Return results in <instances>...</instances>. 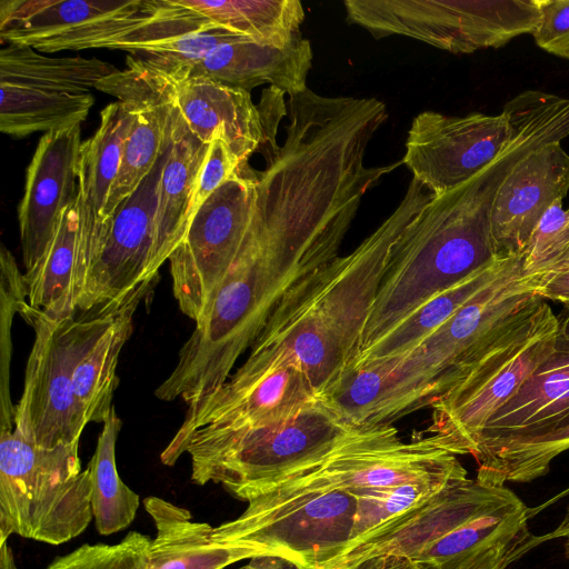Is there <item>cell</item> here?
Segmentation results:
<instances>
[{"instance_id":"1","label":"cell","mask_w":569,"mask_h":569,"mask_svg":"<svg viewBox=\"0 0 569 569\" xmlns=\"http://www.w3.org/2000/svg\"><path fill=\"white\" fill-rule=\"evenodd\" d=\"M510 113L513 133L503 150L468 181L433 197L402 232L369 315L360 352L423 302L498 256L490 211L502 180L530 151L569 136L563 116L540 98L516 100Z\"/></svg>"},{"instance_id":"2","label":"cell","mask_w":569,"mask_h":569,"mask_svg":"<svg viewBox=\"0 0 569 569\" xmlns=\"http://www.w3.org/2000/svg\"><path fill=\"white\" fill-rule=\"evenodd\" d=\"M435 196L411 179L396 210L352 252L291 286L251 350L286 356L326 399L355 366L393 248Z\"/></svg>"},{"instance_id":"3","label":"cell","mask_w":569,"mask_h":569,"mask_svg":"<svg viewBox=\"0 0 569 569\" xmlns=\"http://www.w3.org/2000/svg\"><path fill=\"white\" fill-rule=\"evenodd\" d=\"M543 274L525 272L522 256L437 330L406 353L370 363L380 378V416L390 422L429 405L498 333L540 298Z\"/></svg>"},{"instance_id":"4","label":"cell","mask_w":569,"mask_h":569,"mask_svg":"<svg viewBox=\"0 0 569 569\" xmlns=\"http://www.w3.org/2000/svg\"><path fill=\"white\" fill-rule=\"evenodd\" d=\"M559 327V316L538 298L432 400L428 437L456 456H472L488 421L552 355Z\"/></svg>"},{"instance_id":"5","label":"cell","mask_w":569,"mask_h":569,"mask_svg":"<svg viewBox=\"0 0 569 569\" xmlns=\"http://www.w3.org/2000/svg\"><path fill=\"white\" fill-rule=\"evenodd\" d=\"M0 440V541L14 533L60 545L81 535L93 512L80 442L41 447L17 426Z\"/></svg>"},{"instance_id":"6","label":"cell","mask_w":569,"mask_h":569,"mask_svg":"<svg viewBox=\"0 0 569 569\" xmlns=\"http://www.w3.org/2000/svg\"><path fill=\"white\" fill-rule=\"evenodd\" d=\"M321 399L273 425L192 437L181 455L191 459V480L221 485L242 501L288 473L320 460L353 428Z\"/></svg>"},{"instance_id":"7","label":"cell","mask_w":569,"mask_h":569,"mask_svg":"<svg viewBox=\"0 0 569 569\" xmlns=\"http://www.w3.org/2000/svg\"><path fill=\"white\" fill-rule=\"evenodd\" d=\"M236 519L213 527V540L243 557L276 556L321 569L351 539L357 501L340 491H270L248 501Z\"/></svg>"},{"instance_id":"8","label":"cell","mask_w":569,"mask_h":569,"mask_svg":"<svg viewBox=\"0 0 569 569\" xmlns=\"http://www.w3.org/2000/svg\"><path fill=\"white\" fill-rule=\"evenodd\" d=\"M347 21L376 39L401 36L451 53L500 48L535 31L537 0H346Z\"/></svg>"},{"instance_id":"9","label":"cell","mask_w":569,"mask_h":569,"mask_svg":"<svg viewBox=\"0 0 569 569\" xmlns=\"http://www.w3.org/2000/svg\"><path fill=\"white\" fill-rule=\"evenodd\" d=\"M467 475L457 456L428 436L407 442L390 423H378L353 428L320 460L288 473L258 495L296 490L352 495L421 480L463 479Z\"/></svg>"},{"instance_id":"10","label":"cell","mask_w":569,"mask_h":569,"mask_svg":"<svg viewBox=\"0 0 569 569\" xmlns=\"http://www.w3.org/2000/svg\"><path fill=\"white\" fill-rule=\"evenodd\" d=\"M250 351L219 389L188 405L182 423L160 455L163 465L173 466L192 437L273 425L321 400L286 356Z\"/></svg>"},{"instance_id":"11","label":"cell","mask_w":569,"mask_h":569,"mask_svg":"<svg viewBox=\"0 0 569 569\" xmlns=\"http://www.w3.org/2000/svg\"><path fill=\"white\" fill-rule=\"evenodd\" d=\"M254 199L256 171L248 167L206 200L168 260L178 307L196 325L243 248Z\"/></svg>"},{"instance_id":"12","label":"cell","mask_w":569,"mask_h":569,"mask_svg":"<svg viewBox=\"0 0 569 569\" xmlns=\"http://www.w3.org/2000/svg\"><path fill=\"white\" fill-rule=\"evenodd\" d=\"M162 0H1L2 42L39 52L112 49L151 22Z\"/></svg>"},{"instance_id":"13","label":"cell","mask_w":569,"mask_h":569,"mask_svg":"<svg viewBox=\"0 0 569 569\" xmlns=\"http://www.w3.org/2000/svg\"><path fill=\"white\" fill-rule=\"evenodd\" d=\"M19 313L33 329L23 390L14 407L13 426L29 432L36 443L51 448L80 442L87 425L72 383L70 320L52 319L28 301Z\"/></svg>"},{"instance_id":"14","label":"cell","mask_w":569,"mask_h":569,"mask_svg":"<svg viewBox=\"0 0 569 569\" xmlns=\"http://www.w3.org/2000/svg\"><path fill=\"white\" fill-rule=\"evenodd\" d=\"M513 133L510 110L500 114L418 113L408 130L402 163L435 197L468 181L488 166Z\"/></svg>"},{"instance_id":"15","label":"cell","mask_w":569,"mask_h":569,"mask_svg":"<svg viewBox=\"0 0 569 569\" xmlns=\"http://www.w3.org/2000/svg\"><path fill=\"white\" fill-rule=\"evenodd\" d=\"M516 493L465 478L408 509L361 541L346 548L321 569H358L389 559L415 560L426 548L463 522L511 499Z\"/></svg>"},{"instance_id":"16","label":"cell","mask_w":569,"mask_h":569,"mask_svg":"<svg viewBox=\"0 0 569 569\" xmlns=\"http://www.w3.org/2000/svg\"><path fill=\"white\" fill-rule=\"evenodd\" d=\"M170 143L151 172L114 211L78 300V311L112 300L158 276L164 263L157 241L158 191Z\"/></svg>"},{"instance_id":"17","label":"cell","mask_w":569,"mask_h":569,"mask_svg":"<svg viewBox=\"0 0 569 569\" xmlns=\"http://www.w3.org/2000/svg\"><path fill=\"white\" fill-rule=\"evenodd\" d=\"M96 89L116 97L133 113L120 169L103 213L108 236L119 204L151 172L170 143L176 81L129 54L127 68L100 80Z\"/></svg>"},{"instance_id":"18","label":"cell","mask_w":569,"mask_h":569,"mask_svg":"<svg viewBox=\"0 0 569 569\" xmlns=\"http://www.w3.org/2000/svg\"><path fill=\"white\" fill-rule=\"evenodd\" d=\"M158 276L70 320L72 383L86 421L104 422L118 386L120 352L133 331V316Z\"/></svg>"},{"instance_id":"19","label":"cell","mask_w":569,"mask_h":569,"mask_svg":"<svg viewBox=\"0 0 569 569\" xmlns=\"http://www.w3.org/2000/svg\"><path fill=\"white\" fill-rule=\"evenodd\" d=\"M81 124L44 133L27 168L18 221L24 272L49 247L64 210L76 202Z\"/></svg>"},{"instance_id":"20","label":"cell","mask_w":569,"mask_h":569,"mask_svg":"<svg viewBox=\"0 0 569 569\" xmlns=\"http://www.w3.org/2000/svg\"><path fill=\"white\" fill-rule=\"evenodd\" d=\"M569 191V154L560 142L526 154L505 177L490 211L497 254H521L549 207Z\"/></svg>"},{"instance_id":"21","label":"cell","mask_w":569,"mask_h":569,"mask_svg":"<svg viewBox=\"0 0 569 569\" xmlns=\"http://www.w3.org/2000/svg\"><path fill=\"white\" fill-rule=\"evenodd\" d=\"M132 123L133 113L127 107L120 101L109 103L100 113L98 129L80 148L76 198L77 303L107 238L103 213Z\"/></svg>"},{"instance_id":"22","label":"cell","mask_w":569,"mask_h":569,"mask_svg":"<svg viewBox=\"0 0 569 569\" xmlns=\"http://www.w3.org/2000/svg\"><path fill=\"white\" fill-rule=\"evenodd\" d=\"M552 355L488 421L472 457L536 438L569 422V306L559 316Z\"/></svg>"},{"instance_id":"23","label":"cell","mask_w":569,"mask_h":569,"mask_svg":"<svg viewBox=\"0 0 569 569\" xmlns=\"http://www.w3.org/2000/svg\"><path fill=\"white\" fill-rule=\"evenodd\" d=\"M244 38L250 39L210 22L178 0H162L161 9L151 22L131 32L112 49L124 50L180 81L217 47Z\"/></svg>"},{"instance_id":"24","label":"cell","mask_w":569,"mask_h":569,"mask_svg":"<svg viewBox=\"0 0 569 569\" xmlns=\"http://www.w3.org/2000/svg\"><path fill=\"white\" fill-rule=\"evenodd\" d=\"M311 64V44L302 34L283 46L244 38L217 47L187 78H204L248 92L268 83L291 97L308 88Z\"/></svg>"},{"instance_id":"25","label":"cell","mask_w":569,"mask_h":569,"mask_svg":"<svg viewBox=\"0 0 569 569\" xmlns=\"http://www.w3.org/2000/svg\"><path fill=\"white\" fill-rule=\"evenodd\" d=\"M174 107L203 143L224 140L243 167L264 142L258 106L250 92L204 78L176 81Z\"/></svg>"},{"instance_id":"26","label":"cell","mask_w":569,"mask_h":569,"mask_svg":"<svg viewBox=\"0 0 569 569\" xmlns=\"http://www.w3.org/2000/svg\"><path fill=\"white\" fill-rule=\"evenodd\" d=\"M210 144L188 128L176 107L171 118V143L158 191L157 241L166 262L183 239L198 178Z\"/></svg>"},{"instance_id":"27","label":"cell","mask_w":569,"mask_h":569,"mask_svg":"<svg viewBox=\"0 0 569 569\" xmlns=\"http://www.w3.org/2000/svg\"><path fill=\"white\" fill-rule=\"evenodd\" d=\"M156 527L149 550V569H223L244 560L238 552L218 545L213 527L193 521L189 510L159 497L143 500Z\"/></svg>"},{"instance_id":"28","label":"cell","mask_w":569,"mask_h":569,"mask_svg":"<svg viewBox=\"0 0 569 569\" xmlns=\"http://www.w3.org/2000/svg\"><path fill=\"white\" fill-rule=\"evenodd\" d=\"M520 257L498 254L468 278L433 296L360 352L352 368L389 360L413 349L477 293L502 277Z\"/></svg>"},{"instance_id":"29","label":"cell","mask_w":569,"mask_h":569,"mask_svg":"<svg viewBox=\"0 0 569 569\" xmlns=\"http://www.w3.org/2000/svg\"><path fill=\"white\" fill-rule=\"evenodd\" d=\"M97 58H52L31 47L8 43L0 50V83L51 92L90 93L103 78L118 71Z\"/></svg>"},{"instance_id":"30","label":"cell","mask_w":569,"mask_h":569,"mask_svg":"<svg viewBox=\"0 0 569 569\" xmlns=\"http://www.w3.org/2000/svg\"><path fill=\"white\" fill-rule=\"evenodd\" d=\"M78 213L76 202L60 218L56 233L38 263L24 272L28 303L52 319L77 310Z\"/></svg>"},{"instance_id":"31","label":"cell","mask_w":569,"mask_h":569,"mask_svg":"<svg viewBox=\"0 0 569 569\" xmlns=\"http://www.w3.org/2000/svg\"><path fill=\"white\" fill-rule=\"evenodd\" d=\"M210 22L251 40L283 46L301 36L305 10L298 0H178Z\"/></svg>"},{"instance_id":"32","label":"cell","mask_w":569,"mask_h":569,"mask_svg":"<svg viewBox=\"0 0 569 569\" xmlns=\"http://www.w3.org/2000/svg\"><path fill=\"white\" fill-rule=\"evenodd\" d=\"M0 90V130L14 138L81 124L94 103L91 93H60L3 83Z\"/></svg>"},{"instance_id":"33","label":"cell","mask_w":569,"mask_h":569,"mask_svg":"<svg viewBox=\"0 0 569 569\" xmlns=\"http://www.w3.org/2000/svg\"><path fill=\"white\" fill-rule=\"evenodd\" d=\"M528 507L516 495L463 522L413 560L426 569H452L467 557L507 541L528 528Z\"/></svg>"},{"instance_id":"34","label":"cell","mask_w":569,"mask_h":569,"mask_svg":"<svg viewBox=\"0 0 569 569\" xmlns=\"http://www.w3.org/2000/svg\"><path fill=\"white\" fill-rule=\"evenodd\" d=\"M121 426L122 421L112 407L88 465L93 519L102 536L127 528L134 520L140 503L139 496L121 480L117 469L116 443Z\"/></svg>"},{"instance_id":"35","label":"cell","mask_w":569,"mask_h":569,"mask_svg":"<svg viewBox=\"0 0 569 569\" xmlns=\"http://www.w3.org/2000/svg\"><path fill=\"white\" fill-rule=\"evenodd\" d=\"M569 450V422L546 435L508 443L476 458L479 482L506 487L546 476L556 457Z\"/></svg>"},{"instance_id":"36","label":"cell","mask_w":569,"mask_h":569,"mask_svg":"<svg viewBox=\"0 0 569 569\" xmlns=\"http://www.w3.org/2000/svg\"><path fill=\"white\" fill-rule=\"evenodd\" d=\"M458 480L462 479L421 480L353 492L357 507L351 539L347 548Z\"/></svg>"},{"instance_id":"37","label":"cell","mask_w":569,"mask_h":569,"mask_svg":"<svg viewBox=\"0 0 569 569\" xmlns=\"http://www.w3.org/2000/svg\"><path fill=\"white\" fill-rule=\"evenodd\" d=\"M151 540L130 531L116 545H82L56 558L47 569H149Z\"/></svg>"},{"instance_id":"38","label":"cell","mask_w":569,"mask_h":569,"mask_svg":"<svg viewBox=\"0 0 569 569\" xmlns=\"http://www.w3.org/2000/svg\"><path fill=\"white\" fill-rule=\"evenodd\" d=\"M1 266V430L13 428L14 407L9 391V366L11 357L10 328L14 313L28 300L24 276L17 267L12 253L4 247L0 252Z\"/></svg>"},{"instance_id":"39","label":"cell","mask_w":569,"mask_h":569,"mask_svg":"<svg viewBox=\"0 0 569 569\" xmlns=\"http://www.w3.org/2000/svg\"><path fill=\"white\" fill-rule=\"evenodd\" d=\"M522 256L525 272L545 274L569 258V209L556 200L533 230Z\"/></svg>"},{"instance_id":"40","label":"cell","mask_w":569,"mask_h":569,"mask_svg":"<svg viewBox=\"0 0 569 569\" xmlns=\"http://www.w3.org/2000/svg\"><path fill=\"white\" fill-rule=\"evenodd\" d=\"M247 167L242 166L240 159L224 140L216 139L210 143L207 158L198 178L189 214V226L206 200L223 183Z\"/></svg>"},{"instance_id":"41","label":"cell","mask_w":569,"mask_h":569,"mask_svg":"<svg viewBox=\"0 0 569 569\" xmlns=\"http://www.w3.org/2000/svg\"><path fill=\"white\" fill-rule=\"evenodd\" d=\"M540 11L532 32L537 46L569 60V0H537Z\"/></svg>"},{"instance_id":"42","label":"cell","mask_w":569,"mask_h":569,"mask_svg":"<svg viewBox=\"0 0 569 569\" xmlns=\"http://www.w3.org/2000/svg\"><path fill=\"white\" fill-rule=\"evenodd\" d=\"M541 543L540 536L532 535L527 528L507 541L467 557L452 569H508Z\"/></svg>"},{"instance_id":"43","label":"cell","mask_w":569,"mask_h":569,"mask_svg":"<svg viewBox=\"0 0 569 569\" xmlns=\"http://www.w3.org/2000/svg\"><path fill=\"white\" fill-rule=\"evenodd\" d=\"M538 296L569 306V258L543 274Z\"/></svg>"},{"instance_id":"44","label":"cell","mask_w":569,"mask_h":569,"mask_svg":"<svg viewBox=\"0 0 569 569\" xmlns=\"http://www.w3.org/2000/svg\"><path fill=\"white\" fill-rule=\"evenodd\" d=\"M249 560L240 569H302L297 563L276 556H260Z\"/></svg>"},{"instance_id":"45","label":"cell","mask_w":569,"mask_h":569,"mask_svg":"<svg viewBox=\"0 0 569 569\" xmlns=\"http://www.w3.org/2000/svg\"><path fill=\"white\" fill-rule=\"evenodd\" d=\"M358 569H426L420 563L408 559H389L383 561L370 562Z\"/></svg>"},{"instance_id":"46","label":"cell","mask_w":569,"mask_h":569,"mask_svg":"<svg viewBox=\"0 0 569 569\" xmlns=\"http://www.w3.org/2000/svg\"><path fill=\"white\" fill-rule=\"evenodd\" d=\"M0 569H18L7 540L0 541Z\"/></svg>"},{"instance_id":"47","label":"cell","mask_w":569,"mask_h":569,"mask_svg":"<svg viewBox=\"0 0 569 569\" xmlns=\"http://www.w3.org/2000/svg\"><path fill=\"white\" fill-rule=\"evenodd\" d=\"M563 551H565L566 558L569 560V538H567L563 543Z\"/></svg>"}]
</instances>
